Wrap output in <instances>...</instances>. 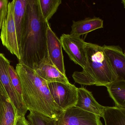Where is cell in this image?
I'll return each mask as SVG.
<instances>
[{"mask_svg": "<svg viewBox=\"0 0 125 125\" xmlns=\"http://www.w3.org/2000/svg\"><path fill=\"white\" fill-rule=\"evenodd\" d=\"M26 15L19 63L35 70L48 57L47 30L50 24L42 15L39 0H28Z\"/></svg>", "mask_w": 125, "mask_h": 125, "instance_id": "cell-1", "label": "cell"}, {"mask_svg": "<svg viewBox=\"0 0 125 125\" xmlns=\"http://www.w3.org/2000/svg\"><path fill=\"white\" fill-rule=\"evenodd\" d=\"M20 80L23 101L28 111L52 119L60 116L63 110L54 102L48 82L34 70L18 63L15 68Z\"/></svg>", "mask_w": 125, "mask_h": 125, "instance_id": "cell-2", "label": "cell"}, {"mask_svg": "<svg viewBox=\"0 0 125 125\" xmlns=\"http://www.w3.org/2000/svg\"><path fill=\"white\" fill-rule=\"evenodd\" d=\"M87 65L81 72L72 75L76 83L86 86H105L116 81L117 77L109 58L102 46L86 43Z\"/></svg>", "mask_w": 125, "mask_h": 125, "instance_id": "cell-3", "label": "cell"}, {"mask_svg": "<svg viewBox=\"0 0 125 125\" xmlns=\"http://www.w3.org/2000/svg\"><path fill=\"white\" fill-rule=\"evenodd\" d=\"M0 38L3 45L20 61L21 53L14 18V0L9 1L7 15L2 23Z\"/></svg>", "mask_w": 125, "mask_h": 125, "instance_id": "cell-4", "label": "cell"}, {"mask_svg": "<svg viewBox=\"0 0 125 125\" xmlns=\"http://www.w3.org/2000/svg\"><path fill=\"white\" fill-rule=\"evenodd\" d=\"M48 85L54 102L63 111L75 106L78 88L75 85L57 82H48Z\"/></svg>", "mask_w": 125, "mask_h": 125, "instance_id": "cell-5", "label": "cell"}, {"mask_svg": "<svg viewBox=\"0 0 125 125\" xmlns=\"http://www.w3.org/2000/svg\"><path fill=\"white\" fill-rule=\"evenodd\" d=\"M62 47L71 60L83 69L87 65V59L85 50L86 43L80 38L70 34H63L60 39Z\"/></svg>", "mask_w": 125, "mask_h": 125, "instance_id": "cell-6", "label": "cell"}, {"mask_svg": "<svg viewBox=\"0 0 125 125\" xmlns=\"http://www.w3.org/2000/svg\"><path fill=\"white\" fill-rule=\"evenodd\" d=\"M100 118L73 106L63 111L55 119L56 125H103Z\"/></svg>", "mask_w": 125, "mask_h": 125, "instance_id": "cell-7", "label": "cell"}, {"mask_svg": "<svg viewBox=\"0 0 125 125\" xmlns=\"http://www.w3.org/2000/svg\"><path fill=\"white\" fill-rule=\"evenodd\" d=\"M10 62L4 54L0 53V81L11 101L20 116H25L28 110L25 104L20 100L12 84L10 76L9 67Z\"/></svg>", "mask_w": 125, "mask_h": 125, "instance_id": "cell-8", "label": "cell"}, {"mask_svg": "<svg viewBox=\"0 0 125 125\" xmlns=\"http://www.w3.org/2000/svg\"><path fill=\"white\" fill-rule=\"evenodd\" d=\"M47 47L48 56L53 65L62 74L66 75L60 39L52 30L50 25L47 30Z\"/></svg>", "mask_w": 125, "mask_h": 125, "instance_id": "cell-9", "label": "cell"}, {"mask_svg": "<svg viewBox=\"0 0 125 125\" xmlns=\"http://www.w3.org/2000/svg\"><path fill=\"white\" fill-rule=\"evenodd\" d=\"M75 106L101 117H103L105 107L99 104L92 92L83 87L78 88L77 102Z\"/></svg>", "mask_w": 125, "mask_h": 125, "instance_id": "cell-10", "label": "cell"}, {"mask_svg": "<svg viewBox=\"0 0 125 125\" xmlns=\"http://www.w3.org/2000/svg\"><path fill=\"white\" fill-rule=\"evenodd\" d=\"M105 53L111 61L117 77L116 80L125 81V55L119 45L102 46Z\"/></svg>", "mask_w": 125, "mask_h": 125, "instance_id": "cell-11", "label": "cell"}, {"mask_svg": "<svg viewBox=\"0 0 125 125\" xmlns=\"http://www.w3.org/2000/svg\"><path fill=\"white\" fill-rule=\"evenodd\" d=\"M17 111L0 81V125H15Z\"/></svg>", "mask_w": 125, "mask_h": 125, "instance_id": "cell-12", "label": "cell"}, {"mask_svg": "<svg viewBox=\"0 0 125 125\" xmlns=\"http://www.w3.org/2000/svg\"><path fill=\"white\" fill-rule=\"evenodd\" d=\"M35 71L39 76L47 82L70 83L66 76L62 74L53 65L48 56Z\"/></svg>", "mask_w": 125, "mask_h": 125, "instance_id": "cell-13", "label": "cell"}, {"mask_svg": "<svg viewBox=\"0 0 125 125\" xmlns=\"http://www.w3.org/2000/svg\"><path fill=\"white\" fill-rule=\"evenodd\" d=\"M14 18L18 45L21 53V44L26 24V7L28 0H14Z\"/></svg>", "mask_w": 125, "mask_h": 125, "instance_id": "cell-14", "label": "cell"}, {"mask_svg": "<svg viewBox=\"0 0 125 125\" xmlns=\"http://www.w3.org/2000/svg\"><path fill=\"white\" fill-rule=\"evenodd\" d=\"M103 27V20L100 18H86L84 20L73 21L70 34L80 37L81 35Z\"/></svg>", "mask_w": 125, "mask_h": 125, "instance_id": "cell-15", "label": "cell"}, {"mask_svg": "<svg viewBox=\"0 0 125 125\" xmlns=\"http://www.w3.org/2000/svg\"><path fill=\"white\" fill-rule=\"evenodd\" d=\"M106 87L115 106L125 109V81L116 80Z\"/></svg>", "mask_w": 125, "mask_h": 125, "instance_id": "cell-16", "label": "cell"}, {"mask_svg": "<svg viewBox=\"0 0 125 125\" xmlns=\"http://www.w3.org/2000/svg\"><path fill=\"white\" fill-rule=\"evenodd\" d=\"M42 14L48 21L58 10L62 3L61 0H39Z\"/></svg>", "mask_w": 125, "mask_h": 125, "instance_id": "cell-17", "label": "cell"}, {"mask_svg": "<svg viewBox=\"0 0 125 125\" xmlns=\"http://www.w3.org/2000/svg\"><path fill=\"white\" fill-rule=\"evenodd\" d=\"M27 119L31 125H56L55 119L34 112L30 111Z\"/></svg>", "mask_w": 125, "mask_h": 125, "instance_id": "cell-18", "label": "cell"}, {"mask_svg": "<svg viewBox=\"0 0 125 125\" xmlns=\"http://www.w3.org/2000/svg\"><path fill=\"white\" fill-rule=\"evenodd\" d=\"M9 72L12 84L18 98L20 101L25 105L23 98L21 83L18 74L17 73L16 70L11 65H10L9 67Z\"/></svg>", "mask_w": 125, "mask_h": 125, "instance_id": "cell-19", "label": "cell"}, {"mask_svg": "<svg viewBox=\"0 0 125 125\" xmlns=\"http://www.w3.org/2000/svg\"><path fill=\"white\" fill-rule=\"evenodd\" d=\"M9 3L8 0H0V30L7 15Z\"/></svg>", "mask_w": 125, "mask_h": 125, "instance_id": "cell-20", "label": "cell"}, {"mask_svg": "<svg viewBox=\"0 0 125 125\" xmlns=\"http://www.w3.org/2000/svg\"><path fill=\"white\" fill-rule=\"evenodd\" d=\"M15 125H31L25 116H17Z\"/></svg>", "mask_w": 125, "mask_h": 125, "instance_id": "cell-21", "label": "cell"}, {"mask_svg": "<svg viewBox=\"0 0 125 125\" xmlns=\"http://www.w3.org/2000/svg\"><path fill=\"white\" fill-rule=\"evenodd\" d=\"M122 3L123 4V6H124V8L125 9V0L122 1Z\"/></svg>", "mask_w": 125, "mask_h": 125, "instance_id": "cell-22", "label": "cell"}, {"mask_svg": "<svg viewBox=\"0 0 125 125\" xmlns=\"http://www.w3.org/2000/svg\"><path fill=\"white\" fill-rule=\"evenodd\" d=\"M124 54H125V53H124Z\"/></svg>", "mask_w": 125, "mask_h": 125, "instance_id": "cell-23", "label": "cell"}]
</instances>
